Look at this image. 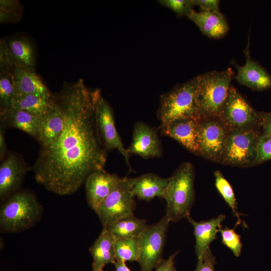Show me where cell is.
Returning <instances> with one entry per match:
<instances>
[{
  "instance_id": "cell-1",
  "label": "cell",
  "mask_w": 271,
  "mask_h": 271,
  "mask_svg": "<svg viewBox=\"0 0 271 271\" xmlns=\"http://www.w3.org/2000/svg\"><path fill=\"white\" fill-rule=\"evenodd\" d=\"M101 91L88 89L82 80L66 84L57 96L63 130L52 144L41 147L33 167L38 183L57 195L76 192L92 172L104 170L107 159L95 119Z\"/></svg>"
},
{
  "instance_id": "cell-2",
  "label": "cell",
  "mask_w": 271,
  "mask_h": 271,
  "mask_svg": "<svg viewBox=\"0 0 271 271\" xmlns=\"http://www.w3.org/2000/svg\"><path fill=\"white\" fill-rule=\"evenodd\" d=\"M43 211V207L33 192L18 190L2 201L1 232L17 233L30 228L40 220Z\"/></svg>"
},
{
  "instance_id": "cell-3",
  "label": "cell",
  "mask_w": 271,
  "mask_h": 271,
  "mask_svg": "<svg viewBox=\"0 0 271 271\" xmlns=\"http://www.w3.org/2000/svg\"><path fill=\"white\" fill-rule=\"evenodd\" d=\"M234 76L230 68L196 76V101L199 119L218 117Z\"/></svg>"
},
{
  "instance_id": "cell-4",
  "label": "cell",
  "mask_w": 271,
  "mask_h": 271,
  "mask_svg": "<svg viewBox=\"0 0 271 271\" xmlns=\"http://www.w3.org/2000/svg\"><path fill=\"white\" fill-rule=\"evenodd\" d=\"M194 170L190 163H184L169 178L162 196L166 202V214L171 222L187 218L195 199Z\"/></svg>"
},
{
  "instance_id": "cell-5",
  "label": "cell",
  "mask_w": 271,
  "mask_h": 271,
  "mask_svg": "<svg viewBox=\"0 0 271 271\" xmlns=\"http://www.w3.org/2000/svg\"><path fill=\"white\" fill-rule=\"evenodd\" d=\"M196 77L179 84L160 98L157 116L164 125L175 120L199 119L196 101Z\"/></svg>"
},
{
  "instance_id": "cell-6",
  "label": "cell",
  "mask_w": 271,
  "mask_h": 271,
  "mask_svg": "<svg viewBox=\"0 0 271 271\" xmlns=\"http://www.w3.org/2000/svg\"><path fill=\"white\" fill-rule=\"evenodd\" d=\"M259 136L255 128L228 130L220 161L237 166L253 165Z\"/></svg>"
},
{
  "instance_id": "cell-7",
  "label": "cell",
  "mask_w": 271,
  "mask_h": 271,
  "mask_svg": "<svg viewBox=\"0 0 271 271\" xmlns=\"http://www.w3.org/2000/svg\"><path fill=\"white\" fill-rule=\"evenodd\" d=\"M165 215L157 223L148 225L138 237L141 271H153L163 260L166 234L170 222Z\"/></svg>"
},
{
  "instance_id": "cell-8",
  "label": "cell",
  "mask_w": 271,
  "mask_h": 271,
  "mask_svg": "<svg viewBox=\"0 0 271 271\" xmlns=\"http://www.w3.org/2000/svg\"><path fill=\"white\" fill-rule=\"evenodd\" d=\"M218 118L228 130L254 128L259 125V113L232 85Z\"/></svg>"
},
{
  "instance_id": "cell-9",
  "label": "cell",
  "mask_w": 271,
  "mask_h": 271,
  "mask_svg": "<svg viewBox=\"0 0 271 271\" xmlns=\"http://www.w3.org/2000/svg\"><path fill=\"white\" fill-rule=\"evenodd\" d=\"M136 202L128 178H120L110 194L100 204L95 213L102 227L126 216L133 214Z\"/></svg>"
},
{
  "instance_id": "cell-10",
  "label": "cell",
  "mask_w": 271,
  "mask_h": 271,
  "mask_svg": "<svg viewBox=\"0 0 271 271\" xmlns=\"http://www.w3.org/2000/svg\"><path fill=\"white\" fill-rule=\"evenodd\" d=\"M95 119L96 127L105 150H117L123 157L130 170L129 154L121 140L115 125L112 108L100 93L96 101Z\"/></svg>"
},
{
  "instance_id": "cell-11",
  "label": "cell",
  "mask_w": 271,
  "mask_h": 271,
  "mask_svg": "<svg viewBox=\"0 0 271 271\" xmlns=\"http://www.w3.org/2000/svg\"><path fill=\"white\" fill-rule=\"evenodd\" d=\"M228 130L218 117L199 119V154L220 161Z\"/></svg>"
},
{
  "instance_id": "cell-12",
  "label": "cell",
  "mask_w": 271,
  "mask_h": 271,
  "mask_svg": "<svg viewBox=\"0 0 271 271\" xmlns=\"http://www.w3.org/2000/svg\"><path fill=\"white\" fill-rule=\"evenodd\" d=\"M33 170L22 156L11 152L7 154L0 165V199L3 201L19 190L25 176Z\"/></svg>"
},
{
  "instance_id": "cell-13",
  "label": "cell",
  "mask_w": 271,
  "mask_h": 271,
  "mask_svg": "<svg viewBox=\"0 0 271 271\" xmlns=\"http://www.w3.org/2000/svg\"><path fill=\"white\" fill-rule=\"evenodd\" d=\"M127 151L145 159L161 156L162 149L157 130L143 122L136 123L132 141Z\"/></svg>"
},
{
  "instance_id": "cell-14",
  "label": "cell",
  "mask_w": 271,
  "mask_h": 271,
  "mask_svg": "<svg viewBox=\"0 0 271 271\" xmlns=\"http://www.w3.org/2000/svg\"><path fill=\"white\" fill-rule=\"evenodd\" d=\"M199 119L177 120L161 125L159 129L162 134L174 139L189 151L199 154Z\"/></svg>"
},
{
  "instance_id": "cell-15",
  "label": "cell",
  "mask_w": 271,
  "mask_h": 271,
  "mask_svg": "<svg viewBox=\"0 0 271 271\" xmlns=\"http://www.w3.org/2000/svg\"><path fill=\"white\" fill-rule=\"evenodd\" d=\"M120 178L104 170L92 172L85 181L86 201L95 212L113 189Z\"/></svg>"
},
{
  "instance_id": "cell-16",
  "label": "cell",
  "mask_w": 271,
  "mask_h": 271,
  "mask_svg": "<svg viewBox=\"0 0 271 271\" xmlns=\"http://www.w3.org/2000/svg\"><path fill=\"white\" fill-rule=\"evenodd\" d=\"M245 63L239 66L235 62L232 64L237 69L235 76L237 81L251 89L262 91L271 87V76L257 62L250 57L249 47L245 49Z\"/></svg>"
},
{
  "instance_id": "cell-17",
  "label": "cell",
  "mask_w": 271,
  "mask_h": 271,
  "mask_svg": "<svg viewBox=\"0 0 271 271\" xmlns=\"http://www.w3.org/2000/svg\"><path fill=\"white\" fill-rule=\"evenodd\" d=\"M226 216L220 214L217 217L200 222L195 221L190 216L187 219L192 225L195 238V249L198 260H202L210 249V243L217 238L218 229L221 227V223Z\"/></svg>"
},
{
  "instance_id": "cell-18",
  "label": "cell",
  "mask_w": 271,
  "mask_h": 271,
  "mask_svg": "<svg viewBox=\"0 0 271 271\" xmlns=\"http://www.w3.org/2000/svg\"><path fill=\"white\" fill-rule=\"evenodd\" d=\"M199 29L202 34L212 39L224 37L229 29L225 16L221 13L200 10H192L187 16Z\"/></svg>"
},
{
  "instance_id": "cell-19",
  "label": "cell",
  "mask_w": 271,
  "mask_h": 271,
  "mask_svg": "<svg viewBox=\"0 0 271 271\" xmlns=\"http://www.w3.org/2000/svg\"><path fill=\"white\" fill-rule=\"evenodd\" d=\"M133 197L149 201L156 197H162L169 178H163L153 173H146L135 178H128Z\"/></svg>"
},
{
  "instance_id": "cell-20",
  "label": "cell",
  "mask_w": 271,
  "mask_h": 271,
  "mask_svg": "<svg viewBox=\"0 0 271 271\" xmlns=\"http://www.w3.org/2000/svg\"><path fill=\"white\" fill-rule=\"evenodd\" d=\"M11 62L14 67L35 71L36 53L32 43L24 36L6 40Z\"/></svg>"
},
{
  "instance_id": "cell-21",
  "label": "cell",
  "mask_w": 271,
  "mask_h": 271,
  "mask_svg": "<svg viewBox=\"0 0 271 271\" xmlns=\"http://www.w3.org/2000/svg\"><path fill=\"white\" fill-rule=\"evenodd\" d=\"M63 126V115L56 96V101L53 107L40 118L37 139L40 146H46L54 142L61 134Z\"/></svg>"
},
{
  "instance_id": "cell-22",
  "label": "cell",
  "mask_w": 271,
  "mask_h": 271,
  "mask_svg": "<svg viewBox=\"0 0 271 271\" xmlns=\"http://www.w3.org/2000/svg\"><path fill=\"white\" fill-rule=\"evenodd\" d=\"M116 238L106 230H102L89 248L92 257V271H103L104 266L116 261L115 242Z\"/></svg>"
},
{
  "instance_id": "cell-23",
  "label": "cell",
  "mask_w": 271,
  "mask_h": 271,
  "mask_svg": "<svg viewBox=\"0 0 271 271\" xmlns=\"http://www.w3.org/2000/svg\"><path fill=\"white\" fill-rule=\"evenodd\" d=\"M1 123L5 128L20 129L37 140L40 118L25 111L11 108L0 112Z\"/></svg>"
},
{
  "instance_id": "cell-24",
  "label": "cell",
  "mask_w": 271,
  "mask_h": 271,
  "mask_svg": "<svg viewBox=\"0 0 271 271\" xmlns=\"http://www.w3.org/2000/svg\"><path fill=\"white\" fill-rule=\"evenodd\" d=\"M12 72L16 89L15 98L27 94L53 95L35 71L15 68Z\"/></svg>"
},
{
  "instance_id": "cell-25",
  "label": "cell",
  "mask_w": 271,
  "mask_h": 271,
  "mask_svg": "<svg viewBox=\"0 0 271 271\" xmlns=\"http://www.w3.org/2000/svg\"><path fill=\"white\" fill-rule=\"evenodd\" d=\"M56 96L27 94L14 99L12 108L27 112L40 118L53 107Z\"/></svg>"
},
{
  "instance_id": "cell-26",
  "label": "cell",
  "mask_w": 271,
  "mask_h": 271,
  "mask_svg": "<svg viewBox=\"0 0 271 271\" xmlns=\"http://www.w3.org/2000/svg\"><path fill=\"white\" fill-rule=\"evenodd\" d=\"M148 226L145 219L131 214L114 221L103 229L116 239L138 238Z\"/></svg>"
},
{
  "instance_id": "cell-27",
  "label": "cell",
  "mask_w": 271,
  "mask_h": 271,
  "mask_svg": "<svg viewBox=\"0 0 271 271\" xmlns=\"http://www.w3.org/2000/svg\"><path fill=\"white\" fill-rule=\"evenodd\" d=\"M115 254L116 261H138L140 253L138 238L116 239Z\"/></svg>"
},
{
  "instance_id": "cell-28",
  "label": "cell",
  "mask_w": 271,
  "mask_h": 271,
  "mask_svg": "<svg viewBox=\"0 0 271 271\" xmlns=\"http://www.w3.org/2000/svg\"><path fill=\"white\" fill-rule=\"evenodd\" d=\"M214 175L216 189L237 218V223L240 224L242 221L237 211L236 200L232 187L220 171H215Z\"/></svg>"
},
{
  "instance_id": "cell-29",
  "label": "cell",
  "mask_w": 271,
  "mask_h": 271,
  "mask_svg": "<svg viewBox=\"0 0 271 271\" xmlns=\"http://www.w3.org/2000/svg\"><path fill=\"white\" fill-rule=\"evenodd\" d=\"M16 89L12 72L0 75V112L12 108Z\"/></svg>"
},
{
  "instance_id": "cell-30",
  "label": "cell",
  "mask_w": 271,
  "mask_h": 271,
  "mask_svg": "<svg viewBox=\"0 0 271 271\" xmlns=\"http://www.w3.org/2000/svg\"><path fill=\"white\" fill-rule=\"evenodd\" d=\"M222 238V243L228 247L236 256H239L241 252L242 244L241 242V236L237 234L234 229L228 227L218 229Z\"/></svg>"
},
{
  "instance_id": "cell-31",
  "label": "cell",
  "mask_w": 271,
  "mask_h": 271,
  "mask_svg": "<svg viewBox=\"0 0 271 271\" xmlns=\"http://www.w3.org/2000/svg\"><path fill=\"white\" fill-rule=\"evenodd\" d=\"M159 2L173 11L178 17L187 16L194 7L193 0H162Z\"/></svg>"
},
{
  "instance_id": "cell-32",
  "label": "cell",
  "mask_w": 271,
  "mask_h": 271,
  "mask_svg": "<svg viewBox=\"0 0 271 271\" xmlns=\"http://www.w3.org/2000/svg\"><path fill=\"white\" fill-rule=\"evenodd\" d=\"M271 160V136H259L254 164H260Z\"/></svg>"
},
{
  "instance_id": "cell-33",
  "label": "cell",
  "mask_w": 271,
  "mask_h": 271,
  "mask_svg": "<svg viewBox=\"0 0 271 271\" xmlns=\"http://www.w3.org/2000/svg\"><path fill=\"white\" fill-rule=\"evenodd\" d=\"M14 68L10 60L6 40L2 39L0 42V74L12 72Z\"/></svg>"
},
{
  "instance_id": "cell-34",
  "label": "cell",
  "mask_w": 271,
  "mask_h": 271,
  "mask_svg": "<svg viewBox=\"0 0 271 271\" xmlns=\"http://www.w3.org/2000/svg\"><path fill=\"white\" fill-rule=\"evenodd\" d=\"M215 263V257L210 249L203 260H198L195 271H214Z\"/></svg>"
},
{
  "instance_id": "cell-35",
  "label": "cell",
  "mask_w": 271,
  "mask_h": 271,
  "mask_svg": "<svg viewBox=\"0 0 271 271\" xmlns=\"http://www.w3.org/2000/svg\"><path fill=\"white\" fill-rule=\"evenodd\" d=\"M194 6H198L200 10L220 13L218 0H193Z\"/></svg>"
},
{
  "instance_id": "cell-36",
  "label": "cell",
  "mask_w": 271,
  "mask_h": 271,
  "mask_svg": "<svg viewBox=\"0 0 271 271\" xmlns=\"http://www.w3.org/2000/svg\"><path fill=\"white\" fill-rule=\"evenodd\" d=\"M0 8L21 17L22 14V6L16 1L1 0Z\"/></svg>"
},
{
  "instance_id": "cell-37",
  "label": "cell",
  "mask_w": 271,
  "mask_h": 271,
  "mask_svg": "<svg viewBox=\"0 0 271 271\" xmlns=\"http://www.w3.org/2000/svg\"><path fill=\"white\" fill-rule=\"evenodd\" d=\"M259 125L261 126L263 135L271 136V112L259 113Z\"/></svg>"
},
{
  "instance_id": "cell-38",
  "label": "cell",
  "mask_w": 271,
  "mask_h": 271,
  "mask_svg": "<svg viewBox=\"0 0 271 271\" xmlns=\"http://www.w3.org/2000/svg\"><path fill=\"white\" fill-rule=\"evenodd\" d=\"M177 253L178 252H176L170 255L167 259H163L156 268L155 271H176L174 259Z\"/></svg>"
},
{
  "instance_id": "cell-39",
  "label": "cell",
  "mask_w": 271,
  "mask_h": 271,
  "mask_svg": "<svg viewBox=\"0 0 271 271\" xmlns=\"http://www.w3.org/2000/svg\"><path fill=\"white\" fill-rule=\"evenodd\" d=\"M5 129L4 125L0 123V159L3 161L7 154L9 153L7 148L5 137Z\"/></svg>"
},
{
  "instance_id": "cell-40",
  "label": "cell",
  "mask_w": 271,
  "mask_h": 271,
  "mask_svg": "<svg viewBox=\"0 0 271 271\" xmlns=\"http://www.w3.org/2000/svg\"><path fill=\"white\" fill-rule=\"evenodd\" d=\"M0 13L1 23L18 21L21 18L18 15L1 8Z\"/></svg>"
},
{
  "instance_id": "cell-41",
  "label": "cell",
  "mask_w": 271,
  "mask_h": 271,
  "mask_svg": "<svg viewBox=\"0 0 271 271\" xmlns=\"http://www.w3.org/2000/svg\"><path fill=\"white\" fill-rule=\"evenodd\" d=\"M116 271H131L126 265L125 262L122 261H116L113 264Z\"/></svg>"
}]
</instances>
